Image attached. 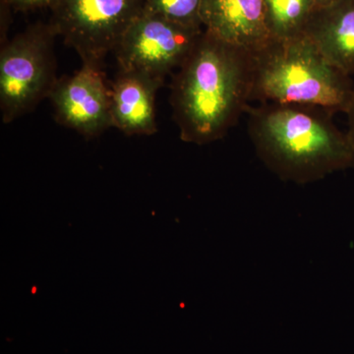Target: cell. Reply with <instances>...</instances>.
I'll return each instance as SVG.
<instances>
[{"label": "cell", "mask_w": 354, "mask_h": 354, "mask_svg": "<svg viewBox=\"0 0 354 354\" xmlns=\"http://www.w3.org/2000/svg\"><path fill=\"white\" fill-rule=\"evenodd\" d=\"M335 1H337V0H315L317 7L327 6V4Z\"/></svg>", "instance_id": "15"}, {"label": "cell", "mask_w": 354, "mask_h": 354, "mask_svg": "<svg viewBox=\"0 0 354 354\" xmlns=\"http://www.w3.org/2000/svg\"><path fill=\"white\" fill-rule=\"evenodd\" d=\"M304 36L330 64L354 74V0H337L316 7Z\"/></svg>", "instance_id": "10"}, {"label": "cell", "mask_w": 354, "mask_h": 354, "mask_svg": "<svg viewBox=\"0 0 354 354\" xmlns=\"http://www.w3.org/2000/svg\"><path fill=\"white\" fill-rule=\"evenodd\" d=\"M48 97L57 122L84 136H97L113 127L111 88L100 65L83 64L73 76L58 79Z\"/></svg>", "instance_id": "7"}, {"label": "cell", "mask_w": 354, "mask_h": 354, "mask_svg": "<svg viewBox=\"0 0 354 354\" xmlns=\"http://www.w3.org/2000/svg\"><path fill=\"white\" fill-rule=\"evenodd\" d=\"M164 82L141 72L120 70L111 87L113 127L129 136L155 134L156 95Z\"/></svg>", "instance_id": "9"}, {"label": "cell", "mask_w": 354, "mask_h": 354, "mask_svg": "<svg viewBox=\"0 0 354 354\" xmlns=\"http://www.w3.org/2000/svg\"><path fill=\"white\" fill-rule=\"evenodd\" d=\"M252 77V53L204 30L171 83L181 140L205 145L223 139L250 108Z\"/></svg>", "instance_id": "1"}, {"label": "cell", "mask_w": 354, "mask_h": 354, "mask_svg": "<svg viewBox=\"0 0 354 354\" xmlns=\"http://www.w3.org/2000/svg\"><path fill=\"white\" fill-rule=\"evenodd\" d=\"M264 4L268 28L276 39L304 36L317 7L315 0H264Z\"/></svg>", "instance_id": "11"}, {"label": "cell", "mask_w": 354, "mask_h": 354, "mask_svg": "<svg viewBox=\"0 0 354 354\" xmlns=\"http://www.w3.org/2000/svg\"><path fill=\"white\" fill-rule=\"evenodd\" d=\"M203 32L202 28L143 13L130 26L113 53L120 70L141 72L165 81L172 70L180 68Z\"/></svg>", "instance_id": "6"}, {"label": "cell", "mask_w": 354, "mask_h": 354, "mask_svg": "<svg viewBox=\"0 0 354 354\" xmlns=\"http://www.w3.org/2000/svg\"><path fill=\"white\" fill-rule=\"evenodd\" d=\"M346 114L348 115V131H346V134H348L351 145H353L354 149V90L353 100H351V104H349V108Z\"/></svg>", "instance_id": "14"}, {"label": "cell", "mask_w": 354, "mask_h": 354, "mask_svg": "<svg viewBox=\"0 0 354 354\" xmlns=\"http://www.w3.org/2000/svg\"><path fill=\"white\" fill-rule=\"evenodd\" d=\"M200 18L212 36L250 53L272 39L264 0H202Z\"/></svg>", "instance_id": "8"}, {"label": "cell", "mask_w": 354, "mask_h": 354, "mask_svg": "<svg viewBox=\"0 0 354 354\" xmlns=\"http://www.w3.org/2000/svg\"><path fill=\"white\" fill-rule=\"evenodd\" d=\"M144 7L145 0H57L48 24L83 64L100 65Z\"/></svg>", "instance_id": "5"}, {"label": "cell", "mask_w": 354, "mask_h": 354, "mask_svg": "<svg viewBox=\"0 0 354 354\" xmlns=\"http://www.w3.org/2000/svg\"><path fill=\"white\" fill-rule=\"evenodd\" d=\"M248 135L265 167L286 183L309 184L354 167V149L335 113L302 104L249 108Z\"/></svg>", "instance_id": "2"}, {"label": "cell", "mask_w": 354, "mask_h": 354, "mask_svg": "<svg viewBox=\"0 0 354 354\" xmlns=\"http://www.w3.org/2000/svg\"><path fill=\"white\" fill-rule=\"evenodd\" d=\"M251 102L319 106L348 111L354 81L321 55L306 36L271 39L252 53Z\"/></svg>", "instance_id": "3"}, {"label": "cell", "mask_w": 354, "mask_h": 354, "mask_svg": "<svg viewBox=\"0 0 354 354\" xmlns=\"http://www.w3.org/2000/svg\"><path fill=\"white\" fill-rule=\"evenodd\" d=\"M6 4L19 11L37 10V9L53 8L57 0H4Z\"/></svg>", "instance_id": "13"}, {"label": "cell", "mask_w": 354, "mask_h": 354, "mask_svg": "<svg viewBox=\"0 0 354 354\" xmlns=\"http://www.w3.org/2000/svg\"><path fill=\"white\" fill-rule=\"evenodd\" d=\"M202 0H145L144 13L158 16L176 24L202 28Z\"/></svg>", "instance_id": "12"}, {"label": "cell", "mask_w": 354, "mask_h": 354, "mask_svg": "<svg viewBox=\"0 0 354 354\" xmlns=\"http://www.w3.org/2000/svg\"><path fill=\"white\" fill-rule=\"evenodd\" d=\"M50 24L32 26L4 44L0 53V109L10 123L50 97L57 78L55 39Z\"/></svg>", "instance_id": "4"}]
</instances>
